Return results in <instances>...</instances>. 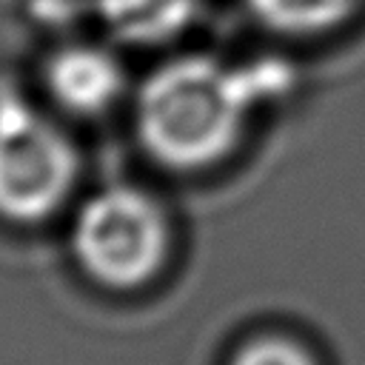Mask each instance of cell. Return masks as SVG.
I'll return each instance as SVG.
<instances>
[{
	"label": "cell",
	"instance_id": "3957f363",
	"mask_svg": "<svg viewBox=\"0 0 365 365\" xmlns=\"http://www.w3.org/2000/svg\"><path fill=\"white\" fill-rule=\"evenodd\" d=\"M74 174L68 137L31 103L0 91V217L37 222L54 214Z\"/></svg>",
	"mask_w": 365,
	"mask_h": 365
},
{
	"label": "cell",
	"instance_id": "7a4b0ae2",
	"mask_svg": "<svg viewBox=\"0 0 365 365\" xmlns=\"http://www.w3.org/2000/svg\"><path fill=\"white\" fill-rule=\"evenodd\" d=\"M77 262L108 288H137L148 282L168 248L163 208L143 191L114 185L83 202L71 228Z\"/></svg>",
	"mask_w": 365,
	"mask_h": 365
},
{
	"label": "cell",
	"instance_id": "6da1fadb",
	"mask_svg": "<svg viewBox=\"0 0 365 365\" xmlns=\"http://www.w3.org/2000/svg\"><path fill=\"white\" fill-rule=\"evenodd\" d=\"M274 88L259 71L234 68L208 54H185L154 68L137 94V131L154 160L202 168L240 140L254 103Z\"/></svg>",
	"mask_w": 365,
	"mask_h": 365
},
{
	"label": "cell",
	"instance_id": "5b68a950",
	"mask_svg": "<svg viewBox=\"0 0 365 365\" xmlns=\"http://www.w3.org/2000/svg\"><path fill=\"white\" fill-rule=\"evenodd\" d=\"M197 6L200 0H97L108 31L137 46L177 37L194 20Z\"/></svg>",
	"mask_w": 365,
	"mask_h": 365
},
{
	"label": "cell",
	"instance_id": "277c9868",
	"mask_svg": "<svg viewBox=\"0 0 365 365\" xmlns=\"http://www.w3.org/2000/svg\"><path fill=\"white\" fill-rule=\"evenodd\" d=\"M46 86L63 108L74 114H100L123 94L125 74L111 51L74 43L48 60Z\"/></svg>",
	"mask_w": 365,
	"mask_h": 365
},
{
	"label": "cell",
	"instance_id": "52a82bcc",
	"mask_svg": "<svg viewBox=\"0 0 365 365\" xmlns=\"http://www.w3.org/2000/svg\"><path fill=\"white\" fill-rule=\"evenodd\" d=\"M231 365H317L308 348L288 336H254L240 345L231 356Z\"/></svg>",
	"mask_w": 365,
	"mask_h": 365
},
{
	"label": "cell",
	"instance_id": "8992f818",
	"mask_svg": "<svg viewBox=\"0 0 365 365\" xmlns=\"http://www.w3.org/2000/svg\"><path fill=\"white\" fill-rule=\"evenodd\" d=\"M248 14L288 37H314L342 26L362 0H242Z\"/></svg>",
	"mask_w": 365,
	"mask_h": 365
}]
</instances>
